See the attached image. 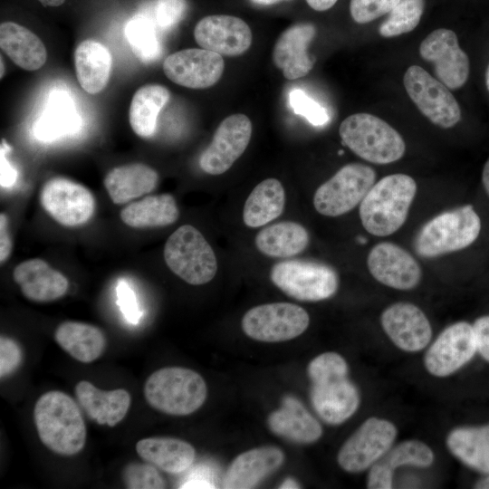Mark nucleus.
Masks as SVG:
<instances>
[{"mask_svg":"<svg viewBox=\"0 0 489 489\" xmlns=\"http://www.w3.org/2000/svg\"><path fill=\"white\" fill-rule=\"evenodd\" d=\"M380 324L390 341L400 350L415 353L431 342L433 330L425 312L416 304L398 302L380 315Z\"/></svg>","mask_w":489,"mask_h":489,"instance_id":"f3484780","label":"nucleus"},{"mask_svg":"<svg viewBox=\"0 0 489 489\" xmlns=\"http://www.w3.org/2000/svg\"><path fill=\"white\" fill-rule=\"evenodd\" d=\"M310 323L308 312L290 302L261 304L248 310L242 318L244 332L255 340L279 342L303 333Z\"/></svg>","mask_w":489,"mask_h":489,"instance_id":"9b49d317","label":"nucleus"},{"mask_svg":"<svg viewBox=\"0 0 489 489\" xmlns=\"http://www.w3.org/2000/svg\"><path fill=\"white\" fill-rule=\"evenodd\" d=\"M417 193V183L406 174L384 177L369 190L360 205V217L365 230L376 236H387L405 223Z\"/></svg>","mask_w":489,"mask_h":489,"instance_id":"7ed1b4c3","label":"nucleus"},{"mask_svg":"<svg viewBox=\"0 0 489 489\" xmlns=\"http://www.w3.org/2000/svg\"><path fill=\"white\" fill-rule=\"evenodd\" d=\"M270 278L285 294L303 302L326 300L339 288V277L334 269L317 262H279L272 267Z\"/></svg>","mask_w":489,"mask_h":489,"instance_id":"6e6552de","label":"nucleus"},{"mask_svg":"<svg viewBox=\"0 0 489 489\" xmlns=\"http://www.w3.org/2000/svg\"><path fill=\"white\" fill-rule=\"evenodd\" d=\"M251 1L257 5H268L275 4L282 0H251Z\"/></svg>","mask_w":489,"mask_h":489,"instance_id":"6e6d98bb","label":"nucleus"},{"mask_svg":"<svg viewBox=\"0 0 489 489\" xmlns=\"http://www.w3.org/2000/svg\"><path fill=\"white\" fill-rule=\"evenodd\" d=\"M473 488L475 489H489V474H484L479 479H477L474 484Z\"/></svg>","mask_w":489,"mask_h":489,"instance_id":"603ef678","label":"nucleus"},{"mask_svg":"<svg viewBox=\"0 0 489 489\" xmlns=\"http://www.w3.org/2000/svg\"><path fill=\"white\" fill-rule=\"evenodd\" d=\"M79 120L69 97L60 90L53 91L48 107L35 124V137L43 141H52L75 132Z\"/></svg>","mask_w":489,"mask_h":489,"instance_id":"e433bc0d","label":"nucleus"},{"mask_svg":"<svg viewBox=\"0 0 489 489\" xmlns=\"http://www.w3.org/2000/svg\"><path fill=\"white\" fill-rule=\"evenodd\" d=\"M252 122L244 114H233L221 121L211 143L199 158V167L209 175L227 171L246 149Z\"/></svg>","mask_w":489,"mask_h":489,"instance_id":"2eb2a0df","label":"nucleus"},{"mask_svg":"<svg viewBox=\"0 0 489 489\" xmlns=\"http://www.w3.org/2000/svg\"><path fill=\"white\" fill-rule=\"evenodd\" d=\"M40 203L51 217L65 226L85 224L95 208L94 197L86 187L61 177L43 186Z\"/></svg>","mask_w":489,"mask_h":489,"instance_id":"4468645a","label":"nucleus"},{"mask_svg":"<svg viewBox=\"0 0 489 489\" xmlns=\"http://www.w3.org/2000/svg\"><path fill=\"white\" fill-rule=\"evenodd\" d=\"M3 76V61L1 59V77Z\"/></svg>","mask_w":489,"mask_h":489,"instance_id":"13d9d810","label":"nucleus"},{"mask_svg":"<svg viewBox=\"0 0 489 489\" xmlns=\"http://www.w3.org/2000/svg\"><path fill=\"white\" fill-rule=\"evenodd\" d=\"M34 419L41 442L62 455L81 452L86 442V427L72 398L62 391L43 394L34 408Z\"/></svg>","mask_w":489,"mask_h":489,"instance_id":"f03ea898","label":"nucleus"},{"mask_svg":"<svg viewBox=\"0 0 489 489\" xmlns=\"http://www.w3.org/2000/svg\"><path fill=\"white\" fill-rule=\"evenodd\" d=\"M400 0H350V12L358 24L369 23L388 14Z\"/></svg>","mask_w":489,"mask_h":489,"instance_id":"79ce46f5","label":"nucleus"},{"mask_svg":"<svg viewBox=\"0 0 489 489\" xmlns=\"http://www.w3.org/2000/svg\"><path fill=\"white\" fill-rule=\"evenodd\" d=\"M482 183L486 194L489 197V158L486 160L483 168Z\"/></svg>","mask_w":489,"mask_h":489,"instance_id":"3c124183","label":"nucleus"},{"mask_svg":"<svg viewBox=\"0 0 489 489\" xmlns=\"http://www.w3.org/2000/svg\"><path fill=\"white\" fill-rule=\"evenodd\" d=\"M207 388L195 370L167 367L154 371L146 380L144 396L148 404L168 415L187 416L206 401Z\"/></svg>","mask_w":489,"mask_h":489,"instance_id":"20e7f679","label":"nucleus"},{"mask_svg":"<svg viewBox=\"0 0 489 489\" xmlns=\"http://www.w3.org/2000/svg\"><path fill=\"white\" fill-rule=\"evenodd\" d=\"M404 87L420 112L435 125L449 129L461 119L458 102L449 89L426 70L412 65L405 72Z\"/></svg>","mask_w":489,"mask_h":489,"instance_id":"f8f14e48","label":"nucleus"},{"mask_svg":"<svg viewBox=\"0 0 489 489\" xmlns=\"http://www.w3.org/2000/svg\"><path fill=\"white\" fill-rule=\"evenodd\" d=\"M11 148L8 146L5 139H2L0 149V167H1V178L0 183L3 188H10L16 182L18 173L13 165L8 161L6 158L7 152Z\"/></svg>","mask_w":489,"mask_h":489,"instance_id":"de8ad7c7","label":"nucleus"},{"mask_svg":"<svg viewBox=\"0 0 489 489\" xmlns=\"http://www.w3.org/2000/svg\"><path fill=\"white\" fill-rule=\"evenodd\" d=\"M367 264L379 283L396 290H412L421 281L422 271L417 260L393 243L383 242L373 246Z\"/></svg>","mask_w":489,"mask_h":489,"instance_id":"6ab92c4d","label":"nucleus"},{"mask_svg":"<svg viewBox=\"0 0 489 489\" xmlns=\"http://www.w3.org/2000/svg\"><path fill=\"white\" fill-rule=\"evenodd\" d=\"M344 145L360 158L374 164L400 159L406 144L401 135L382 119L369 113H355L340 125Z\"/></svg>","mask_w":489,"mask_h":489,"instance_id":"39448f33","label":"nucleus"},{"mask_svg":"<svg viewBox=\"0 0 489 489\" xmlns=\"http://www.w3.org/2000/svg\"><path fill=\"white\" fill-rule=\"evenodd\" d=\"M77 80L91 94L101 92L107 85L112 66L108 48L92 39L82 41L74 52Z\"/></svg>","mask_w":489,"mask_h":489,"instance_id":"c85d7f7f","label":"nucleus"},{"mask_svg":"<svg viewBox=\"0 0 489 489\" xmlns=\"http://www.w3.org/2000/svg\"><path fill=\"white\" fill-rule=\"evenodd\" d=\"M312 382L311 401L317 415L329 425L350 418L360 405V393L349 379V366L339 353L328 351L312 359L307 369Z\"/></svg>","mask_w":489,"mask_h":489,"instance_id":"f257e3e1","label":"nucleus"},{"mask_svg":"<svg viewBox=\"0 0 489 489\" xmlns=\"http://www.w3.org/2000/svg\"><path fill=\"white\" fill-rule=\"evenodd\" d=\"M187 11L185 0H157L154 7V22L164 31L176 26Z\"/></svg>","mask_w":489,"mask_h":489,"instance_id":"37998d69","label":"nucleus"},{"mask_svg":"<svg viewBox=\"0 0 489 489\" xmlns=\"http://www.w3.org/2000/svg\"><path fill=\"white\" fill-rule=\"evenodd\" d=\"M280 488H300L299 484L292 478L286 479Z\"/></svg>","mask_w":489,"mask_h":489,"instance_id":"5fc2aeb1","label":"nucleus"},{"mask_svg":"<svg viewBox=\"0 0 489 489\" xmlns=\"http://www.w3.org/2000/svg\"><path fill=\"white\" fill-rule=\"evenodd\" d=\"M436 460L432 447L419 439H407L394 444L391 448L369 470L367 488L390 489L395 472L401 467L428 468Z\"/></svg>","mask_w":489,"mask_h":489,"instance_id":"412c9836","label":"nucleus"},{"mask_svg":"<svg viewBox=\"0 0 489 489\" xmlns=\"http://www.w3.org/2000/svg\"><path fill=\"white\" fill-rule=\"evenodd\" d=\"M222 55L198 48L185 49L168 55L163 62L166 76L173 82L190 89H206L222 77Z\"/></svg>","mask_w":489,"mask_h":489,"instance_id":"a211bd4d","label":"nucleus"},{"mask_svg":"<svg viewBox=\"0 0 489 489\" xmlns=\"http://www.w3.org/2000/svg\"><path fill=\"white\" fill-rule=\"evenodd\" d=\"M169 98L168 90L158 84L145 85L135 92L129 110V120L138 136L149 138L154 135L158 116Z\"/></svg>","mask_w":489,"mask_h":489,"instance_id":"c9c22d12","label":"nucleus"},{"mask_svg":"<svg viewBox=\"0 0 489 489\" xmlns=\"http://www.w3.org/2000/svg\"><path fill=\"white\" fill-rule=\"evenodd\" d=\"M194 37L203 49L225 56L241 55L252 43L249 25L239 17L225 14L202 18L194 29Z\"/></svg>","mask_w":489,"mask_h":489,"instance_id":"aec40b11","label":"nucleus"},{"mask_svg":"<svg viewBox=\"0 0 489 489\" xmlns=\"http://www.w3.org/2000/svg\"><path fill=\"white\" fill-rule=\"evenodd\" d=\"M54 340L73 359L83 363L99 359L106 348V337L101 329L80 321L61 323L54 331Z\"/></svg>","mask_w":489,"mask_h":489,"instance_id":"2f4dec72","label":"nucleus"},{"mask_svg":"<svg viewBox=\"0 0 489 489\" xmlns=\"http://www.w3.org/2000/svg\"><path fill=\"white\" fill-rule=\"evenodd\" d=\"M419 54L434 64L436 79L448 89H459L466 82L469 59L454 31L440 28L430 33L420 43Z\"/></svg>","mask_w":489,"mask_h":489,"instance_id":"dca6fc26","label":"nucleus"},{"mask_svg":"<svg viewBox=\"0 0 489 489\" xmlns=\"http://www.w3.org/2000/svg\"><path fill=\"white\" fill-rule=\"evenodd\" d=\"M126 487L130 489H161L165 482L151 464L134 463L126 466L123 475Z\"/></svg>","mask_w":489,"mask_h":489,"instance_id":"ea45409f","label":"nucleus"},{"mask_svg":"<svg viewBox=\"0 0 489 489\" xmlns=\"http://www.w3.org/2000/svg\"><path fill=\"white\" fill-rule=\"evenodd\" d=\"M14 281L30 301L44 302L62 297L68 291V279L53 269L45 261L34 258L17 264L13 272Z\"/></svg>","mask_w":489,"mask_h":489,"instance_id":"b1692460","label":"nucleus"},{"mask_svg":"<svg viewBox=\"0 0 489 489\" xmlns=\"http://www.w3.org/2000/svg\"><path fill=\"white\" fill-rule=\"evenodd\" d=\"M179 216L173 196H148L125 206L120 214L124 224L135 228L166 226L175 223Z\"/></svg>","mask_w":489,"mask_h":489,"instance_id":"f704fd0d","label":"nucleus"},{"mask_svg":"<svg viewBox=\"0 0 489 489\" xmlns=\"http://www.w3.org/2000/svg\"><path fill=\"white\" fill-rule=\"evenodd\" d=\"M338 0H306L307 4L316 11H326L331 8Z\"/></svg>","mask_w":489,"mask_h":489,"instance_id":"8fccbe9b","label":"nucleus"},{"mask_svg":"<svg viewBox=\"0 0 489 489\" xmlns=\"http://www.w3.org/2000/svg\"><path fill=\"white\" fill-rule=\"evenodd\" d=\"M473 325L477 353L489 362V315L478 317Z\"/></svg>","mask_w":489,"mask_h":489,"instance_id":"49530a36","label":"nucleus"},{"mask_svg":"<svg viewBox=\"0 0 489 489\" xmlns=\"http://www.w3.org/2000/svg\"><path fill=\"white\" fill-rule=\"evenodd\" d=\"M0 46L17 66L26 71L40 69L47 59L42 40L29 29L13 22L1 24Z\"/></svg>","mask_w":489,"mask_h":489,"instance_id":"c756f323","label":"nucleus"},{"mask_svg":"<svg viewBox=\"0 0 489 489\" xmlns=\"http://www.w3.org/2000/svg\"><path fill=\"white\" fill-rule=\"evenodd\" d=\"M316 34V28L309 23L296 24L287 28L277 39L273 62L287 80L306 76L313 67L307 48Z\"/></svg>","mask_w":489,"mask_h":489,"instance_id":"4be33fe9","label":"nucleus"},{"mask_svg":"<svg viewBox=\"0 0 489 489\" xmlns=\"http://www.w3.org/2000/svg\"><path fill=\"white\" fill-rule=\"evenodd\" d=\"M485 84H486V87H487V90L489 91V65L486 69V72H485Z\"/></svg>","mask_w":489,"mask_h":489,"instance_id":"4d7b16f0","label":"nucleus"},{"mask_svg":"<svg viewBox=\"0 0 489 489\" xmlns=\"http://www.w3.org/2000/svg\"><path fill=\"white\" fill-rule=\"evenodd\" d=\"M398 433V427L391 420L368 417L339 449L338 465L350 474L369 470L395 444Z\"/></svg>","mask_w":489,"mask_h":489,"instance_id":"1a4fd4ad","label":"nucleus"},{"mask_svg":"<svg viewBox=\"0 0 489 489\" xmlns=\"http://www.w3.org/2000/svg\"><path fill=\"white\" fill-rule=\"evenodd\" d=\"M473 325L460 321L445 328L427 348L423 357L426 370L433 377H449L476 355Z\"/></svg>","mask_w":489,"mask_h":489,"instance_id":"ddd939ff","label":"nucleus"},{"mask_svg":"<svg viewBox=\"0 0 489 489\" xmlns=\"http://www.w3.org/2000/svg\"><path fill=\"white\" fill-rule=\"evenodd\" d=\"M136 451L143 460L169 474L187 470L196 455L188 442L166 436L143 438L137 442Z\"/></svg>","mask_w":489,"mask_h":489,"instance_id":"cd10ccee","label":"nucleus"},{"mask_svg":"<svg viewBox=\"0 0 489 489\" xmlns=\"http://www.w3.org/2000/svg\"><path fill=\"white\" fill-rule=\"evenodd\" d=\"M424 8L425 0H400L379 27V34L388 38L411 32L419 24Z\"/></svg>","mask_w":489,"mask_h":489,"instance_id":"58836bf2","label":"nucleus"},{"mask_svg":"<svg viewBox=\"0 0 489 489\" xmlns=\"http://www.w3.org/2000/svg\"><path fill=\"white\" fill-rule=\"evenodd\" d=\"M283 452L276 446H264L238 455L230 464L223 480L226 489L254 487L283 463Z\"/></svg>","mask_w":489,"mask_h":489,"instance_id":"5701e85b","label":"nucleus"},{"mask_svg":"<svg viewBox=\"0 0 489 489\" xmlns=\"http://www.w3.org/2000/svg\"><path fill=\"white\" fill-rule=\"evenodd\" d=\"M75 396L91 419L109 427L116 426L125 417L131 403L126 389L101 390L87 380L76 384Z\"/></svg>","mask_w":489,"mask_h":489,"instance_id":"a878e982","label":"nucleus"},{"mask_svg":"<svg viewBox=\"0 0 489 489\" xmlns=\"http://www.w3.org/2000/svg\"><path fill=\"white\" fill-rule=\"evenodd\" d=\"M267 424L270 430L298 444H311L322 436L321 423L293 397H285L282 407L272 412Z\"/></svg>","mask_w":489,"mask_h":489,"instance_id":"393cba45","label":"nucleus"},{"mask_svg":"<svg viewBox=\"0 0 489 489\" xmlns=\"http://www.w3.org/2000/svg\"><path fill=\"white\" fill-rule=\"evenodd\" d=\"M163 254L168 267L192 285L209 283L217 272L213 248L190 225H181L171 234L165 244Z\"/></svg>","mask_w":489,"mask_h":489,"instance_id":"0eeeda50","label":"nucleus"},{"mask_svg":"<svg viewBox=\"0 0 489 489\" xmlns=\"http://www.w3.org/2000/svg\"><path fill=\"white\" fill-rule=\"evenodd\" d=\"M309 242L307 230L302 225L291 221L268 225L260 230L254 239L262 254L278 258L292 257L302 253Z\"/></svg>","mask_w":489,"mask_h":489,"instance_id":"473e14b6","label":"nucleus"},{"mask_svg":"<svg viewBox=\"0 0 489 489\" xmlns=\"http://www.w3.org/2000/svg\"><path fill=\"white\" fill-rule=\"evenodd\" d=\"M289 103L295 114L304 117L313 126L325 125L330 120L327 110L302 90L291 91Z\"/></svg>","mask_w":489,"mask_h":489,"instance_id":"a19ab883","label":"nucleus"},{"mask_svg":"<svg viewBox=\"0 0 489 489\" xmlns=\"http://www.w3.org/2000/svg\"><path fill=\"white\" fill-rule=\"evenodd\" d=\"M44 6H59L64 3L65 0H38Z\"/></svg>","mask_w":489,"mask_h":489,"instance_id":"864d4df0","label":"nucleus"},{"mask_svg":"<svg viewBox=\"0 0 489 489\" xmlns=\"http://www.w3.org/2000/svg\"><path fill=\"white\" fill-rule=\"evenodd\" d=\"M118 303L126 320L132 324L139 322L141 312L139 310L135 293L126 281L120 280L117 287Z\"/></svg>","mask_w":489,"mask_h":489,"instance_id":"a18cd8bd","label":"nucleus"},{"mask_svg":"<svg viewBox=\"0 0 489 489\" xmlns=\"http://www.w3.org/2000/svg\"><path fill=\"white\" fill-rule=\"evenodd\" d=\"M481 231V219L471 205L444 212L423 225L414 246L423 257H436L472 244Z\"/></svg>","mask_w":489,"mask_h":489,"instance_id":"423d86ee","label":"nucleus"},{"mask_svg":"<svg viewBox=\"0 0 489 489\" xmlns=\"http://www.w3.org/2000/svg\"><path fill=\"white\" fill-rule=\"evenodd\" d=\"M126 38L134 54L144 63L161 55L162 48L154 23L145 15L132 17L125 28Z\"/></svg>","mask_w":489,"mask_h":489,"instance_id":"4c0bfd02","label":"nucleus"},{"mask_svg":"<svg viewBox=\"0 0 489 489\" xmlns=\"http://www.w3.org/2000/svg\"><path fill=\"white\" fill-rule=\"evenodd\" d=\"M448 452L464 465L482 475L489 474V423L460 426L446 436Z\"/></svg>","mask_w":489,"mask_h":489,"instance_id":"bb28decb","label":"nucleus"},{"mask_svg":"<svg viewBox=\"0 0 489 489\" xmlns=\"http://www.w3.org/2000/svg\"><path fill=\"white\" fill-rule=\"evenodd\" d=\"M375 180L372 168L361 163L347 164L316 189L313 206L326 216L346 214L363 200Z\"/></svg>","mask_w":489,"mask_h":489,"instance_id":"9d476101","label":"nucleus"},{"mask_svg":"<svg viewBox=\"0 0 489 489\" xmlns=\"http://www.w3.org/2000/svg\"><path fill=\"white\" fill-rule=\"evenodd\" d=\"M285 192L276 178H266L249 194L243 209V220L249 227H259L276 219L283 211Z\"/></svg>","mask_w":489,"mask_h":489,"instance_id":"72a5a7b5","label":"nucleus"},{"mask_svg":"<svg viewBox=\"0 0 489 489\" xmlns=\"http://www.w3.org/2000/svg\"><path fill=\"white\" fill-rule=\"evenodd\" d=\"M158 175L150 167L133 163L112 168L104 178L105 188L114 204H125L151 192Z\"/></svg>","mask_w":489,"mask_h":489,"instance_id":"7c9ffc66","label":"nucleus"},{"mask_svg":"<svg viewBox=\"0 0 489 489\" xmlns=\"http://www.w3.org/2000/svg\"><path fill=\"white\" fill-rule=\"evenodd\" d=\"M8 220L5 214L0 215V262L3 264L10 255L12 241L8 232Z\"/></svg>","mask_w":489,"mask_h":489,"instance_id":"09e8293b","label":"nucleus"},{"mask_svg":"<svg viewBox=\"0 0 489 489\" xmlns=\"http://www.w3.org/2000/svg\"><path fill=\"white\" fill-rule=\"evenodd\" d=\"M22 350L19 344L13 339L1 336L0 338V377L12 374L20 365Z\"/></svg>","mask_w":489,"mask_h":489,"instance_id":"c03bdc74","label":"nucleus"}]
</instances>
